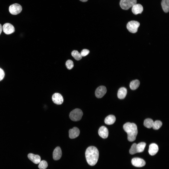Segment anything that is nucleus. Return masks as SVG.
<instances>
[{
  "mask_svg": "<svg viewBox=\"0 0 169 169\" xmlns=\"http://www.w3.org/2000/svg\"><path fill=\"white\" fill-rule=\"evenodd\" d=\"M85 156L88 164L91 166L96 164L98 161L99 152L95 147L91 146L88 147L85 152Z\"/></svg>",
  "mask_w": 169,
  "mask_h": 169,
  "instance_id": "obj_1",
  "label": "nucleus"
},
{
  "mask_svg": "<svg viewBox=\"0 0 169 169\" xmlns=\"http://www.w3.org/2000/svg\"><path fill=\"white\" fill-rule=\"evenodd\" d=\"M124 131L127 133V139L130 142L134 141L138 134L137 127L134 123L127 122L123 125Z\"/></svg>",
  "mask_w": 169,
  "mask_h": 169,
  "instance_id": "obj_2",
  "label": "nucleus"
},
{
  "mask_svg": "<svg viewBox=\"0 0 169 169\" xmlns=\"http://www.w3.org/2000/svg\"><path fill=\"white\" fill-rule=\"evenodd\" d=\"M83 115V113L82 110L76 108L70 112L69 117L71 120L77 121L81 119Z\"/></svg>",
  "mask_w": 169,
  "mask_h": 169,
  "instance_id": "obj_3",
  "label": "nucleus"
},
{
  "mask_svg": "<svg viewBox=\"0 0 169 169\" xmlns=\"http://www.w3.org/2000/svg\"><path fill=\"white\" fill-rule=\"evenodd\" d=\"M136 3L137 0H121L119 4L122 9L127 10Z\"/></svg>",
  "mask_w": 169,
  "mask_h": 169,
  "instance_id": "obj_4",
  "label": "nucleus"
},
{
  "mask_svg": "<svg viewBox=\"0 0 169 169\" xmlns=\"http://www.w3.org/2000/svg\"><path fill=\"white\" fill-rule=\"evenodd\" d=\"M139 26L140 23L139 22L135 21H131L127 23V27L130 32L132 33H135L137 31Z\"/></svg>",
  "mask_w": 169,
  "mask_h": 169,
  "instance_id": "obj_5",
  "label": "nucleus"
},
{
  "mask_svg": "<svg viewBox=\"0 0 169 169\" xmlns=\"http://www.w3.org/2000/svg\"><path fill=\"white\" fill-rule=\"evenodd\" d=\"M22 10L21 6L19 4H14L11 5L9 8L10 12L13 15H17L20 13Z\"/></svg>",
  "mask_w": 169,
  "mask_h": 169,
  "instance_id": "obj_6",
  "label": "nucleus"
},
{
  "mask_svg": "<svg viewBox=\"0 0 169 169\" xmlns=\"http://www.w3.org/2000/svg\"><path fill=\"white\" fill-rule=\"evenodd\" d=\"M2 29L4 32L7 35L11 34L15 31L14 27L9 23L4 24L3 26Z\"/></svg>",
  "mask_w": 169,
  "mask_h": 169,
  "instance_id": "obj_7",
  "label": "nucleus"
},
{
  "mask_svg": "<svg viewBox=\"0 0 169 169\" xmlns=\"http://www.w3.org/2000/svg\"><path fill=\"white\" fill-rule=\"evenodd\" d=\"M52 100L54 103L58 105L62 104L64 101L61 95L58 93H55L53 94L52 97Z\"/></svg>",
  "mask_w": 169,
  "mask_h": 169,
  "instance_id": "obj_8",
  "label": "nucleus"
},
{
  "mask_svg": "<svg viewBox=\"0 0 169 169\" xmlns=\"http://www.w3.org/2000/svg\"><path fill=\"white\" fill-rule=\"evenodd\" d=\"M106 92V87L104 86H101L98 87L96 90L95 95L97 98H100L105 95Z\"/></svg>",
  "mask_w": 169,
  "mask_h": 169,
  "instance_id": "obj_9",
  "label": "nucleus"
},
{
  "mask_svg": "<svg viewBox=\"0 0 169 169\" xmlns=\"http://www.w3.org/2000/svg\"><path fill=\"white\" fill-rule=\"evenodd\" d=\"M132 164L134 166L138 167L144 166L146 164L145 161L142 159L138 157H135L131 160Z\"/></svg>",
  "mask_w": 169,
  "mask_h": 169,
  "instance_id": "obj_10",
  "label": "nucleus"
},
{
  "mask_svg": "<svg viewBox=\"0 0 169 169\" xmlns=\"http://www.w3.org/2000/svg\"><path fill=\"white\" fill-rule=\"evenodd\" d=\"M80 133V131L79 129L76 127H74L69 131V138L71 139L76 138L79 136Z\"/></svg>",
  "mask_w": 169,
  "mask_h": 169,
  "instance_id": "obj_11",
  "label": "nucleus"
},
{
  "mask_svg": "<svg viewBox=\"0 0 169 169\" xmlns=\"http://www.w3.org/2000/svg\"><path fill=\"white\" fill-rule=\"evenodd\" d=\"M99 136L103 138H107L108 135V131L107 128L103 126L99 129L98 131Z\"/></svg>",
  "mask_w": 169,
  "mask_h": 169,
  "instance_id": "obj_12",
  "label": "nucleus"
},
{
  "mask_svg": "<svg viewBox=\"0 0 169 169\" xmlns=\"http://www.w3.org/2000/svg\"><path fill=\"white\" fill-rule=\"evenodd\" d=\"M62 151L60 148L59 146L56 147L53 152V158L55 160H59L62 156Z\"/></svg>",
  "mask_w": 169,
  "mask_h": 169,
  "instance_id": "obj_13",
  "label": "nucleus"
},
{
  "mask_svg": "<svg viewBox=\"0 0 169 169\" xmlns=\"http://www.w3.org/2000/svg\"><path fill=\"white\" fill-rule=\"evenodd\" d=\"M143 10L142 6L140 4H136L132 7V12L135 15L141 13Z\"/></svg>",
  "mask_w": 169,
  "mask_h": 169,
  "instance_id": "obj_14",
  "label": "nucleus"
},
{
  "mask_svg": "<svg viewBox=\"0 0 169 169\" xmlns=\"http://www.w3.org/2000/svg\"><path fill=\"white\" fill-rule=\"evenodd\" d=\"M158 150V146L156 144L152 143L149 145L148 152L150 155L153 156L155 155Z\"/></svg>",
  "mask_w": 169,
  "mask_h": 169,
  "instance_id": "obj_15",
  "label": "nucleus"
},
{
  "mask_svg": "<svg viewBox=\"0 0 169 169\" xmlns=\"http://www.w3.org/2000/svg\"><path fill=\"white\" fill-rule=\"evenodd\" d=\"M29 159L35 164L39 163L41 161V158L38 155H35L32 153H29L28 155Z\"/></svg>",
  "mask_w": 169,
  "mask_h": 169,
  "instance_id": "obj_16",
  "label": "nucleus"
},
{
  "mask_svg": "<svg viewBox=\"0 0 169 169\" xmlns=\"http://www.w3.org/2000/svg\"><path fill=\"white\" fill-rule=\"evenodd\" d=\"M127 93V90L125 88L122 87L120 88L118 90L117 96L119 98L123 99L126 97Z\"/></svg>",
  "mask_w": 169,
  "mask_h": 169,
  "instance_id": "obj_17",
  "label": "nucleus"
},
{
  "mask_svg": "<svg viewBox=\"0 0 169 169\" xmlns=\"http://www.w3.org/2000/svg\"><path fill=\"white\" fill-rule=\"evenodd\" d=\"M115 120L116 118L115 116L113 115H110L105 118L104 122L107 124L111 125L115 123Z\"/></svg>",
  "mask_w": 169,
  "mask_h": 169,
  "instance_id": "obj_18",
  "label": "nucleus"
},
{
  "mask_svg": "<svg viewBox=\"0 0 169 169\" xmlns=\"http://www.w3.org/2000/svg\"><path fill=\"white\" fill-rule=\"evenodd\" d=\"M161 4L164 12L166 13L168 12L169 10V0H162Z\"/></svg>",
  "mask_w": 169,
  "mask_h": 169,
  "instance_id": "obj_19",
  "label": "nucleus"
},
{
  "mask_svg": "<svg viewBox=\"0 0 169 169\" xmlns=\"http://www.w3.org/2000/svg\"><path fill=\"white\" fill-rule=\"evenodd\" d=\"M146 145L145 143L142 142L137 144L136 147L137 153H140L144 150Z\"/></svg>",
  "mask_w": 169,
  "mask_h": 169,
  "instance_id": "obj_20",
  "label": "nucleus"
},
{
  "mask_svg": "<svg viewBox=\"0 0 169 169\" xmlns=\"http://www.w3.org/2000/svg\"><path fill=\"white\" fill-rule=\"evenodd\" d=\"M140 84L139 81L138 80L132 81L130 83V87L132 90H134L137 89L139 86Z\"/></svg>",
  "mask_w": 169,
  "mask_h": 169,
  "instance_id": "obj_21",
  "label": "nucleus"
},
{
  "mask_svg": "<svg viewBox=\"0 0 169 169\" xmlns=\"http://www.w3.org/2000/svg\"><path fill=\"white\" fill-rule=\"evenodd\" d=\"M154 122L152 119L148 118L146 119L144 122V125L146 127L150 128L152 127Z\"/></svg>",
  "mask_w": 169,
  "mask_h": 169,
  "instance_id": "obj_22",
  "label": "nucleus"
},
{
  "mask_svg": "<svg viewBox=\"0 0 169 169\" xmlns=\"http://www.w3.org/2000/svg\"><path fill=\"white\" fill-rule=\"evenodd\" d=\"M71 55L76 60H79L82 58L80 53L77 50H74L71 52Z\"/></svg>",
  "mask_w": 169,
  "mask_h": 169,
  "instance_id": "obj_23",
  "label": "nucleus"
},
{
  "mask_svg": "<svg viewBox=\"0 0 169 169\" xmlns=\"http://www.w3.org/2000/svg\"><path fill=\"white\" fill-rule=\"evenodd\" d=\"M162 125V122L159 120H156L154 122L152 127L154 130L159 129Z\"/></svg>",
  "mask_w": 169,
  "mask_h": 169,
  "instance_id": "obj_24",
  "label": "nucleus"
},
{
  "mask_svg": "<svg viewBox=\"0 0 169 169\" xmlns=\"http://www.w3.org/2000/svg\"><path fill=\"white\" fill-rule=\"evenodd\" d=\"M39 163L38 167L39 169H45L47 167V163L45 160L40 161Z\"/></svg>",
  "mask_w": 169,
  "mask_h": 169,
  "instance_id": "obj_25",
  "label": "nucleus"
},
{
  "mask_svg": "<svg viewBox=\"0 0 169 169\" xmlns=\"http://www.w3.org/2000/svg\"><path fill=\"white\" fill-rule=\"evenodd\" d=\"M65 65L67 68L69 70L71 69L74 66L73 62L70 60H68L66 61Z\"/></svg>",
  "mask_w": 169,
  "mask_h": 169,
  "instance_id": "obj_26",
  "label": "nucleus"
},
{
  "mask_svg": "<svg viewBox=\"0 0 169 169\" xmlns=\"http://www.w3.org/2000/svg\"><path fill=\"white\" fill-rule=\"evenodd\" d=\"M137 144L133 143L132 145L129 150V153L131 154H133L137 153L136 147Z\"/></svg>",
  "mask_w": 169,
  "mask_h": 169,
  "instance_id": "obj_27",
  "label": "nucleus"
},
{
  "mask_svg": "<svg viewBox=\"0 0 169 169\" xmlns=\"http://www.w3.org/2000/svg\"><path fill=\"white\" fill-rule=\"evenodd\" d=\"M89 52V51L88 50L84 49L81 51L80 54L82 57H84L88 54Z\"/></svg>",
  "mask_w": 169,
  "mask_h": 169,
  "instance_id": "obj_28",
  "label": "nucleus"
},
{
  "mask_svg": "<svg viewBox=\"0 0 169 169\" xmlns=\"http://www.w3.org/2000/svg\"><path fill=\"white\" fill-rule=\"evenodd\" d=\"M5 73L3 70L0 68V81L2 80L4 78Z\"/></svg>",
  "mask_w": 169,
  "mask_h": 169,
  "instance_id": "obj_29",
  "label": "nucleus"
},
{
  "mask_svg": "<svg viewBox=\"0 0 169 169\" xmlns=\"http://www.w3.org/2000/svg\"><path fill=\"white\" fill-rule=\"evenodd\" d=\"M2 28L1 24H0V35L2 31Z\"/></svg>",
  "mask_w": 169,
  "mask_h": 169,
  "instance_id": "obj_30",
  "label": "nucleus"
},
{
  "mask_svg": "<svg viewBox=\"0 0 169 169\" xmlns=\"http://www.w3.org/2000/svg\"><path fill=\"white\" fill-rule=\"evenodd\" d=\"M80 0L82 2H86L88 0Z\"/></svg>",
  "mask_w": 169,
  "mask_h": 169,
  "instance_id": "obj_31",
  "label": "nucleus"
}]
</instances>
